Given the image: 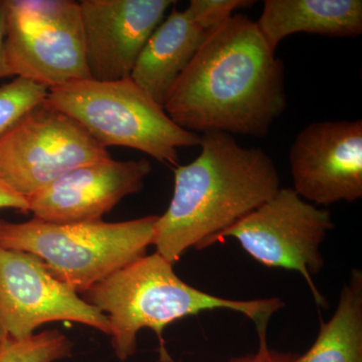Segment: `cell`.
<instances>
[{
	"label": "cell",
	"instance_id": "30bf717a",
	"mask_svg": "<svg viewBox=\"0 0 362 362\" xmlns=\"http://www.w3.org/2000/svg\"><path fill=\"white\" fill-rule=\"evenodd\" d=\"M293 189L314 206L362 197V121L309 124L289 153Z\"/></svg>",
	"mask_w": 362,
	"mask_h": 362
},
{
	"label": "cell",
	"instance_id": "4fadbf2b",
	"mask_svg": "<svg viewBox=\"0 0 362 362\" xmlns=\"http://www.w3.org/2000/svg\"><path fill=\"white\" fill-rule=\"evenodd\" d=\"M187 9H173L150 35L130 78L162 107L206 37Z\"/></svg>",
	"mask_w": 362,
	"mask_h": 362
},
{
	"label": "cell",
	"instance_id": "ba28073f",
	"mask_svg": "<svg viewBox=\"0 0 362 362\" xmlns=\"http://www.w3.org/2000/svg\"><path fill=\"white\" fill-rule=\"evenodd\" d=\"M110 156L80 124L45 102L0 135V177L26 199L71 169Z\"/></svg>",
	"mask_w": 362,
	"mask_h": 362
},
{
	"label": "cell",
	"instance_id": "e0dca14e",
	"mask_svg": "<svg viewBox=\"0 0 362 362\" xmlns=\"http://www.w3.org/2000/svg\"><path fill=\"white\" fill-rule=\"evenodd\" d=\"M49 89L28 78L16 77L0 86V135L47 99Z\"/></svg>",
	"mask_w": 362,
	"mask_h": 362
},
{
	"label": "cell",
	"instance_id": "8fae6325",
	"mask_svg": "<svg viewBox=\"0 0 362 362\" xmlns=\"http://www.w3.org/2000/svg\"><path fill=\"white\" fill-rule=\"evenodd\" d=\"M146 159L112 157L83 164L59 176L28 199L33 218L47 223H97L122 199L138 194L151 173Z\"/></svg>",
	"mask_w": 362,
	"mask_h": 362
},
{
	"label": "cell",
	"instance_id": "8992f818",
	"mask_svg": "<svg viewBox=\"0 0 362 362\" xmlns=\"http://www.w3.org/2000/svg\"><path fill=\"white\" fill-rule=\"evenodd\" d=\"M6 54L11 77L59 87L90 78L80 4L6 0Z\"/></svg>",
	"mask_w": 362,
	"mask_h": 362
},
{
	"label": "cell",
	"instance_id": "5b68a950",
	"mask_svg": "<svg viewBox=\"0 0 362 362\" xmlns=\"http://www.w3.org/2000/svg\"><path fill=\"white\" fill-rule=\"evenodd\" d=\"M45 104L80 124L104 148L127 147L171 165H177L178 149L201 143V135L173 122L130 78H86L52 88Z\"/></svg>",
	"mask_w": 362,
	"mask_h": 362
},
{
	"label": "cell",
	"instance_id": "7a4b0ae2",
	"mask_svg": "<svg viewBox=\"0 0 362 362\" xmlns=\"http://www.w3.org/2000/svg\"><path fill=\"white\" fill-rule=\"evenodd\" d=\"M199 146L194 161L176 166L173 199L154 225L152 245L173 265L190 247L204 249L281 188L275 163L263 149L240 146L220 131L202 133Z\"/></svg>",
	"mask_w": 362,
	"mask_h": 362
},
{
	"label": "cell",
	"instance_id": "2e32d148",
	"mask_svg": "<svg viewBox=\"0 0 362 362\" xmlns=\"http://www.w3.org/2000/svg\"><path fill=\"white\" fill-rule=\"evenodd\" d=\"M74 342L61 331L45 330L0 345V362H56L73 354Z\"/></svg>",
	"mask_w": 362,
	"mask_h": 362
},
{
	"label": "cell",
	"instance_id": "9a60e30c",
	"mask_svg": "<svg viewBox=\"0 0 362 362\" xmlns=\"http://www.w3.org/2000/svg\"><path fill=\"white\" fill-rule=\"evenodd\" d=\"M297 362H362V272L354 270L343 286L334 315L321 321L310 349Z\"/></svg>",
	"mask_w": 362,
	"mask_h": 362
},
{
	"label": "cell",
	"instance_id": "3957f363",
	"mask_svg": "<svg viewBox=\"0 0 362 362\" xmlns=\"http://www.w3.org/2000/svg\"><path fill=\"white\" fill-rule=\"evenodd\" d=\"M81 297L108 318L112 349L120 361L134 356L138 332L144 328L158 338L159 362H175L163 338L169 324L204 311L228 309L249 317L259 328L268 326L285 305L278 298L240 301L202 292L183 282L173 264L156 252L100 281Z\"/></svg>",
	"mask_w": 362,
	"mask_h": 362
},
{
	"label": "cell",
	"instance_id": "6da1fadb",
	"mask_svg": "<svg viewBox=\"0 0 362 362\" xmlns=\"http://www.w3.org/2000/svg\"><path fill=\"white\" fill-rule=\"evenodd\" d=\"M190 132L263 137L287 108L285 66L256 21L233 14L209 30L163 106Z\"/></svg>",
	"mask_w": 362,
	"mask_h": 362
},
{
	"label": "cell",
	"instance_id": "ac0fdd59",
	"mask_svg": "<svg viewBox=\"0 0 362 362\" xmlns=\"http://www.w3.org/2000/svg\"><path fill=\"white\" fill-rule=\"evenodd\" d=\"M254 4L252 0H192L187 11L195 23L209 33L232 18L235 11Z\"/></svg>",
	"mask_w": 362,
	"mask_h": 362
},
{
	"label": "cell",
	"instance_id": "44dd1931",
	"mask_svg": "<svg viewBox=\"0 0 362 362\" xmlns=\"http://www.w3.org/2000/svg\"><path fill=\"white\" fill-rule=\"evenodd\" d=\"M6 0H0V78L11 77L6 54Z\"/></svg>",
	"mask_w": 362,
	"mask_h": 362
},
{
	"label": "cell",
	"instance_id": "5bb4252c",
	"mask_svg": "<svg viewBox=\"0 0 362 362\" xmlns=\"http://www.w3.org/2000/svg\"><path fill=\"white\" fill-rule=\"evenodd\" d=\"M259 32L273 51L293 33L357 37L362 33L361 0H266Z\"/></svg>",
	"mask_w": 362,
	"mask_h": 362
},
{
	"label": "cell",
	"instance_id": "277c9868",
	"mask_svg": "<svg viewBox=\"0 0 362 362\" xmlns=\"http://www.w3.org/2000/svg\"><path fill=\"white\" fill-rule=\"evenodd\" d=\"M157 218L68 225L0 218V247L35 255L54 278L81 295L146 255Z\"/></svg>",
	"mask_w": 362,
	"mask_h": 362
},
{
	"label": "cell",
	"instance_id": "d6986e66",
	"mask_svg": "<svg viewBox=\"0 0 362 362\" xmlns=\"http://www.w3.org/2000/svg\"><path fill=\"white\" fill-rule=\"evenodd\" d=\"M259 346L257 354L238 357L228 362H297L299 356L295 354H284L269 349L267 344V326L258 328Z\"/></svg>",
	"mask_w": 362,
	"mask_h": 362
},
{
	"label": "cell",
	"instance_id": "9c48e42d",
	"mask_svg": "<svg viewBox=\"0 0 362 362\" xmlns=\"http://www.w3.org/2000/svg\"><path fill=\"white\" fill-rule=\"evenodd\" d=\"M56 321L111 335L107 316L54 278L39 257L0 247V345L32 337L40 326Z\"/></svg>",
	"mask_w": 362,
	"mask_h": 362
},
{
	"label": "cell",
	"instance_id": "52a82bcc",
	"mask_svg": "<svg viewBox=\"0 0 362 362\" xmlns=\"http://www.w3.org/2000/svg\"><path fill=\"white\" fill-rule=\"evenodd\" d=\"M333 228L329 211L304 201L293 188H280L258 209L207 240L204 249L233 238L262 265L299 272L316 303L326 307L312 277L322 270L320 246Z\"/></svg>",
	"mask_w": 362,
	"mask_h": 362
},
{
	"label": "cell",
	"instance_id": "7c38bea8",
	"mask_svg": "<svg viewBox=\"0 0 362 362\" xmlns=\"http://www.w3.org/2000/svg\"><path fill=\"white\" fill-rule=\"evenodd\" d=\"M86 62L90 78L112 82L130 78L150 35L173 0H82Z\"/></svg>",
	"mask_w": 362,
	"mask_h": 362
},
{
	"label": "cell",
	"instance_id": "ffe728a7",
	"mask_svg": "<svg viewBox=\"0 0 362 362\" xmlns=\"http://www.w3.org/2000/svg\"><path fill=\"white\" fill-rule=\"evenodd\" d=\"M13 209L21 214H28V199L18 194L16 190L0 177V209Z\"/></svg>",
	"mask_w": 362,
	"mask_h": 362
}]
</instances>
